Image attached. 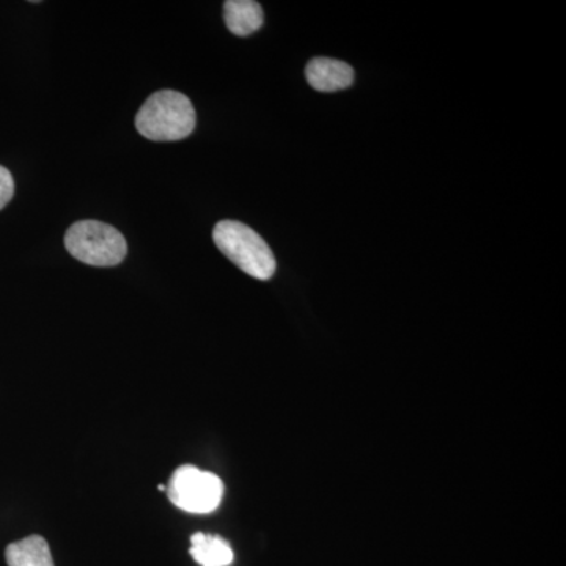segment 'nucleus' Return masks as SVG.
I'll use <instances>...</instances> for the list:
<instances>
[{
  "instance_id": "obj_1",
  "label": "nucleus",
  "mask_w": 566,
  "mask_h": 566,
  "mask_svg": "<svg viewBox=\"0 0 566 566\" xmlns=\"http://www.w3.org/2000/svg\"><path fill=\"white\" fill-rule=\"evenodd\" d=\"M196 118V109L188 96L161 91L153 93L137 112L136 128L145 139L177 142L191 136Z\"/></svg>"
},
{
  "instance_id": "obj_2",
  "label": "nucleus",
  "mask_w": 566,
  "mask_h": 566,
  "mask_svg": "<svg viewBox=\"0 0 566 566\" xmlns=\"http://www.w3.org/2000/svg\"><path fill=\"white\" fill-rule=\"evenodd\" d=\"M212 240L219 251L243 273L259 281H270L277 263L266 241L255 230L238 221L216 223Z\"/></svg>"
},
{
  "instance_id": "obj_3",
  "label": "nucleus",
  "mask_w": 566,
  "mask_h": 566,
  "mask_svg": "<svg viewBox=\"0 0 566 566\" xmlns=\"http://www.w3.org/2000/svg\"><path fill=\"white\" fill-rule=\"evenodd\" d=\"M66 251L85 264L98 268L117 266L128 253L125 237L109 223L80 221L65 234Z\"/></svg>"
},
{
  "instance_id": "obj_4",
  "label": "nucleus",
  "mask_w": 566,
  "mask_h": 566,
  "mask_svg": "<svg viewBox=\"0 0 566 566\" xmlns=\"http://www.w3.org/2000/svg\"><path fill=\"white\" fill-rule=\"evenodd\" d=\"M166 491L177 509L203 515L214 512L221 505L223 483L212 472L186 464L174 472Z\"/></svg>"
},
{
  "instance_id": "obj_5",
  "label": "nucleus",
  "mask_w": 566,
  "mask_h": 566,
  "mask_svg": "<svg viewBox=\"0 0 566 566\" xmlns=\"http://www.w3.org/2000/svg\"><path fill=\"white\" fill-rule=\"evenodd\" d=\"M305 77L316 92H340L353 84L354 70L348 63L335 59L316 57L308 62Z\"/></svg>"
},
{
  "instance_id": "obj_6",
  "label": "nucleus",
  "mask_w": 566,
  "mask_h": 566,
  "mask_svg": "<svg viewBox=\"0 0 566 566\" xmlns=\"http://www.w3.org/2000/svg\"><path fill=\"white\" fill-rule=\"evenodd\" d=\"M227 28L238 36L252 35L263 25L262 6L253 0H227L223 3Z\"/></svg>"
},
{
  "instance_id": "obj_7",
  "label": "nucleus",
  "mask_w": 566,
  "mask_h": 566,
  "mask_svg": "<svg viewBox=\"0 0 566 566\" xmlns=\"http://www.w3.org/2000/svg\"><path fill=\"white\" fill-rule=\"evenodd\" d=\"M191 556L197 564L202 566H229L234 554L227 539L218 535L193 534L191 536Z\"/></svg>"
},
{
  "instance_id": "obj_8",
  "label": "nucleus",
  "mask_w": 566,
  "mask_h": 566,
  "mask_svg": "<svg viewBox=\"0 0 566 566\" xmlns=\"http://www.w3.org/2000/svg\"><path fill=\"white\" fill-rule=\"evenodd\" d=\"M6 558L9 566H54L50 545L40 535L11 543L7 546Z\"/></svg>"
},
{
  "instance_id": "obj_9",
  "label": "nucleus",
  "mask_w": 566,
  "mask_h": 566,
  "mask_svg": "<svg viewBox=\"0 0 566 566\" xmlns=\"http://www.w3.org/2000/svg\"><path fill=\"white\" fill-rule=\"evenodd\" d=\"M14 196V180L10 170L0 166V210L10 203Z\"/></svg>"
},
{
  "instance_id": "obj_10",
  "label": "nucleus",
  "mask_w": 566,
  "mask_h": 566,
  "mask_svg": "<svg viewBox=\"0 0 566 566\" xmlns=\"http://www.w3.org/2000/svg\"><path fill=\"white\" fill-rule=\"evenodd\" d=\"M158 490H159V491H166V485H159V486H158Z\"/></svg>"
}]
</instances>
